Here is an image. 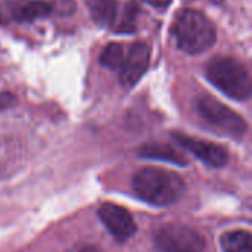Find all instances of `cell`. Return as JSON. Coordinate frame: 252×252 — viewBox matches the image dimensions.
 <instances>
[{"label":"cell","instance_id":"obj_1","mask_svg":"<svg viewBox=\"0 0 252 252\" xmlns=\"http://www.w3.org/2000/svg\"><path fill=\"white\" fill-rule=\"evenodd\" d=\"M134 195L154 207H170L186 192L185 180L174 171L145 167L131 179Z\"/></svg>","mask_w":252,"mask_h":252},{"label":"cell","instance_id":"obj_2","mask_svg":"<svg viewBox=\"0 0 252 252\" xmlns=\"http://www.w3.org/2000/svg\"><path fill=\"white\" fill-rule=\"evenodd\" d=\"M171 34L180 50L199 55L211 49L217 40V30L211 19L196 9H185L173 24Z\"/></svg>","mask_w":252,"mask_h":252},{"label":"cell","instance_id":"obj_3","mask_svg":"<svg viewBox=\"0 0 252 252\" xmlns=\"http://www.w3.org/2000/svg\"><path fill=\"white\" fill-rule=\"evenodd\" d=\"M205 75L211 84L233 100H248L251 96L250 71L235 58H213L205 66Z\"/></svg>","mask_w":252,"mask_h":252},{"label":"cell","instance_id":"obj_4","mask_svg":"<svg viewBox=\"0 0 252 252\" xmlns=\"http://www.w3.org/2000/svg\"><path fill=\"white\" fill-rule=\"evenodd\" d=\"M196 111L208 126L233 139H242L248 130L247 121L239 114L210 94L198 97Z\"/></svg>","mask_w":252,"mask_h":252},{"label":"cell","instance_id":"obj_5","mask_svg":"<svg viewBox=\"0 0 252 252\" xmlns=\"http://www.w3.org/2000/svg\"><path fill=\"white\" fill-rule=\"evenodd\" d=\"M154 242L161 251L199 252L205 250V239L193 229L182 224H167L158 229Z\"/></svg>","mask_w":252,"mask_h":252},{"label":"cell","instance_id":"obj_6","mask_svg":"<svg viewBox=\"0 0 252 252\" xmlns=\"http://www.w3.org/2000/svg\"><path fill=\"white\" fill-rule=\"evenodd\" d=\"M97 216H99L100 221L103 223V226L108 229V232L118 242H126L137 230L133 216L126 208H123L117 204L105 202L103 205H100Z\"/></svg>","mask_w":252,"mask_h":252},{"label":"cell","instance_id":"obj_7","mask_svg":"<svg viewBox=\"0 0 252 252\" xmlns=\"http://www.w3.org/2000/svg\"><path fill=\"white\" fill-rule=\"evenodd\" d=\"M174 139L180 145V148L193 154L199 161H202L208 167L221 168L229 162V154L220 145H216V143L207 142V140L193 139L183 133H176Z\"/></svg>","mask_w":252,"mask_h":252},{"label":"cell","instance_id":"obj_8","mask_svg":"<svg viewBox=\"0 0 252 252\" xmlns=\"http://www.w3.org/2000/svg\"><path fill=\"white\" fill-rule=\"evenodd\" d=\"M151 61V47L137 41L130 47V52L126 55L124 62L120 68V83L124 89L133 87L146 72Z\"/></svg>","mask_w":252,"mask_h":252},{"label":"cell","instance_id":"obj_9","mask_svg":"<svg viewBox=\"0 0 252 252\" xmlns=\"http://www.w3.org/2000/svg\"><path fill=\"white\" fill-rule=\"evenodd\" d=\"M50 13H53V4L50 0H16L12 4L13 18L21 22L43 19Z\"/></svg>","mask_w":252,"mask_h":252},{"label":"cell","instance_id":"obj_10","mask_svg":"<svg viewBox=\"0 0 252 252\" xmlns=\"http://www.w3.org/2000/svg\"><path fill=\"white\" fill-rule=\"evenodd\" d=\"M139 155L149 159H161L176 165H188L189 161L176 148L165 143H146L140 148Z\"/></svg>","mask_w":252,"mask_h":252},{"label":"cell","instance_id":"obj_11","mask_svg":"<svg viewBox=\"0 0 252 252\" xmlns=\"http://www.w3.org/2000/svg\"><path fill=\"white\" fill-rule=\"evenodd\" d=\"M87 7L90 10L92 19L103 28H109L118 13V1L117 0H86Z\"/></svg>","mask_w":252,"mask_h":252},{"label":"cell","instance_id":"obj_12","mask_svg":"<svg viewBox=\"0 0 252 252\" xmlns=\"http://www.w3.org/2000/svg\"><path fill=\"white\" fill-rule=\"evenodd\" d=\"M221 248L226 252H251L252 236L247 230L227 232L220 238Z\"/></svg>","mask_w":252,"mask_h":252},{"label":"cell","instance_id":"obj_13","mask_svg":"<svg viewBox=\"0 0 252 252\" xmlns=\"http://www.w3.org/2000/svg\"><path fill=\"white\" fill-rule=\"evenodd\" d=\"M124 58H126L124 47L120 43H109L103 49V52L99 58V63L108 69L120 71L123 62H124Z\"/></svg>","mask_w":252,"mask_h":252},{"label":"cell","instance_id":"obj_14","mask_svg":"<svg viewBox=\"0 0 252 252\" xmlns=\"http://www.w3.org/2000/svg\"><path fill=\"white\" fill-rule=\"evenodd\" d=\"M139 13V6L136 3H128L124 9L123 19L117 25V32H133L136 30V18Z\"/></svg>","mask_w":252,"mask_h":252},{"label":"cell","instance_id":"obj_15","mask_svg":"<svg viewBox=\"0 0 252 252\" xmlns=\"http://www.w3.org/2000/svg\"><path fill=\"white\" fill-rule=\"evenodd\" d=\"M53 4V12L59 15H71L75 10V3L72 0H50Z\"/></svg>","mask_w":252,"mask_h":252},{"label":"cell","instance_id":"obj_16","mask_svg":"<svg viewBox=\"0 0 252 252\" xmlns=\"http://www.w3.org/2000/svg\"><path fill=\"white\" fill-rule=\"evenodd\" d=\"M148 4H151L152 7H155V9H158V10H165L170 4H171V1L173 0H145Z\"/></svg>","mask_w":252,"mask_h":252},{"label":"cell","instance_id":"obj_17","mask_svg":"<svg viewBox=\"0 0 252 252\" xmlns=\"http://www.w3.org/2000/svg\"><path fill=\"white\" fill-rule=\"evenodd\" d=\"M0 21H1V18H0Z\"/></svg>","mask_w":252,"mask_h":252}]
</instances>
